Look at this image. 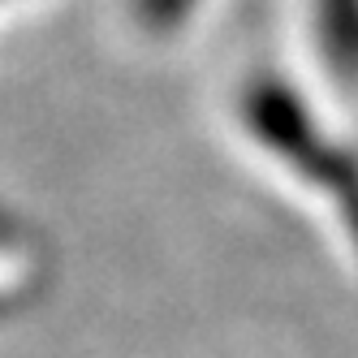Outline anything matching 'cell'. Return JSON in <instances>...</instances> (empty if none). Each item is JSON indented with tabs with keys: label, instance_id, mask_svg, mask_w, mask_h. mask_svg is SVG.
Here are the masks:
<instances>
[{
	"label": "cell",
	"instance_id": "2",
	"mask_svg": "<svg viewBox=\"0 0 358 358\" xmlns=\"http://www.w3.org/2000/svg\"><path fill=\"white\" fill-rule=\"evenodd\" d=\"M324 57L345 78H358V0H315Z\"/></svg>",
	"mask_w": 358,
	"mask_h": 358
},
{
	"label": "cell",
	"instance_id": "1",
	"mask_svg": "<svg viewBox=\"0 0 358 358\" xmlns=\"http://www.w3.org/2000/svg\"><path fill=\"white\" fill-rule=\"evenodd\" d=\"M242 121L272 156L294 164L324 194L337 199L350 234L358 238V160L315 130L302 99L276 78H255L242 95Z\"/></svg>",
	"mask_w": 358,
	"mask_h": 358
},
{
	"label": "cell",
	"instance_id": "3",
	"mask_svg": "<svg viewBox=\"0 0 358 358\" xmlns=\"http://www.w3.org/2000/svg\"><path fill=\"white\" fill-rule=\"evenodd\" d=\"M199 0H134V13L147 31H177Z\"/></svg>",
	"mask_w": 358,
	"mask_h": 358
}]
</instances>
